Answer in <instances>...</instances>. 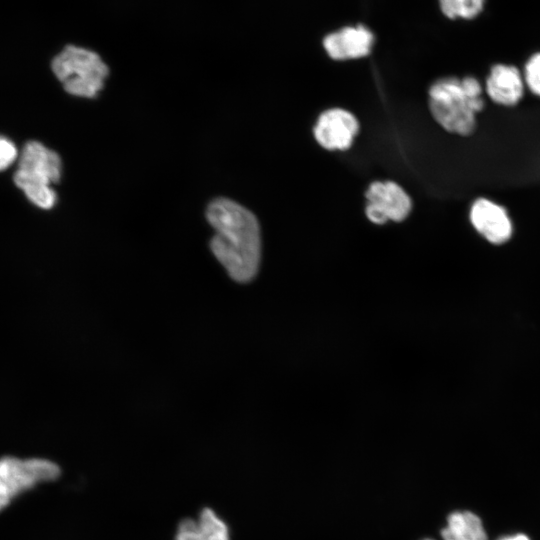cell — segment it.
<instances>
[{"mask_svg": "<svg viewBox=\"0 0 540 540\" xmlns=\"http://www.w3.org/2000/svg\"><path fill=\"white\" fill-rule=\"evenodd\" d=\"M525 80L530 90L540 96V53L533 55L527 62Z\"/></svg>", "mask_w": 540, "mask_h": 540, "instance_id": "obj_15", "label": "cell"}, {"mask_svg": "<svg viewBox=\"0 0 540 540\" xmlns=\"http://www.w3.org/2000/svg\"><path fill=\"white\" fill-rule=\"evenodd\" d=\"M424 540H433V539H424Z\"/></svg>", "mask_w": 540, "mask_h": 540, "instance_id": "obj_18", "label": "cell"}, {"mask_svg": "<svg viewBox=\"0 0 540 540\" xmlns=\"http://www.w3.org/2000/svg\"><path fill=\"white\" fill-rule=\"evenodd\" d=\"M499 540H529V538L524 534H516V535L502 537Z\"/></svg>", "mask_w": 540, "mask_h": 540, "instance_id": "obj_17", "label": "cell"}, {"mask_svg": "<svg viewBox=\"0 0 540 540\" xmlns=\"http://www.w3.org/2000/svg\"><path fill=\"white\" fill-rule=\"evenodd\" d=\"M60 174L58 154L39 142L31 141L22 150L14 181L34 204L49 209L56 201L50 185L58 182Z\"/></svg>", "mask_w": 540, "mask_h": 540, "instance_id": "obj_2", "label": "cell"}, {"mask_svg": "<svg viewBox=\"0 0 540 540\" xmlns=\"http://www.w3.org/2000/svg\"><path fill=\"white\" fill-rule=\"evenodd\" d=\"M215 230L210 247L229 276L240 283L257 274L261 258L260 227L255 215L226 198L212 201L206 212Z\"/></svg>", "mask_w": 540, "mask_h": 540, "instance_id": "obj_1", "label": "cell"}, {"mask_svg": "<svg viewBox=\"0 0 540 540\" xmlns=\"http://www.w3.org/2000/svg\"><path fill=\"white\" fill-rule=\"evenodd\" d=\"M441 534L443 540H487L481 520L469 511L450 514Z\"/></svg>", "mask_w": 540, "mask_h": 540, "instance_id": "obj_12", "label": "cell"}, {"mask_svg": "<svg viewBox=\"0 0 540 540\" xmlns=\"http://www.w3.org/2000/svg\"><path fill=\"white\" fill-rule=\"evenodd\" d=\"M486 90L494 102L505 106L515 105L523 95L519 70L510 65H495L487 78Z\"/></svg>", "mask_w": 540, "mask_h": 540, "instance_id": "obj_10", "label": "cell"}, {"mask_svg": "<svg viewBox=\"0 0 540 540\" xmlns=\"http://www.w3.org/2000/svg\"><path fill=\"white\" fill-rule=\"evenodd\" d=\"M429 106L434 119L447 131L463 136L474 131L476 113L461 80L447 77L434 82L429 89Z\"/></svg>", "mask_w": 540, "mask_h": 540, "instance_id": "obj_4", "label": "cell"}, {"mask_svg": "<svg viewBox=\"0 0 540 540\" xmlns=\"http://www.w3.org/2000/svg\"><path fill=\"white\" fill-rule=\"evenodd\" d=\"M485 0H439L440 8L448 18L471 19L483 9Z\"/></svg>", "mask_w": 540, "mask_h": 540, "instance_id": "obj_13", "label": "cell"}, {"mask_svg": "<svg viewBox=\"0 0 540 540\" xmlns=\"http://www.w3.org/2000/svg\"><path fill=\"white\" fill-rule=\"evenodd\" d=\"M461 83L473 111L475 113L481 111L483 109L484 102L481 97L482 88L478 80L474 77L467 76L461 80Z\"/></svg>", "mask_w": 540, "mask_h": 540, "instance_id": "obj_14", "label": "cell"}, {"mask_svg": "<svg viewBox=\"0 0 540 540\" xmlns=\"http://www.w3.org/2000/svg\"><path fill=\"white\" fill-rule=\"evenodd\" d=\"M52 70L66 92L86 98L96 97L109 73L96 52L74 45L54 57Z\"/></svg>", "mask_w": 540, "mask_h": 540, "instance_id": "obj_3", "label": "cell"}, {"mask_svg": "<svg viewBox=\"0 0 540 540\" xmlns=\"http://www.w3.org/2000/svg\"><path fill=\"white\" fill-rule=\"evenodd\" d=\"M175 540H230L227 524L210 508L197 519L187 518L178 525Z\"/></svg>", "mask_w": 540, "mask_h": 540, "instance_id": "obj_11", "label": "cell"}, {"mask_svg": "<svg viewBox=\"0 0 540 540\" xmlns=\"http://www.w3.org/2000/svg\"><path fill=\"white\" fill-rule=\"evenodd\" d=\"M366 215L376 224L404 220L411 210V199L395 182H373L366 191Z\"/></svg>", "mask_w": 540, "mask_h": 540, "instance_id": "obj_6", "label": "cell"}, {"mask_svg": "<svg viewBox=\"0 0 540 540\" xmlns=\"http://www.w3.org/2000/svg\"><path fill=\"white\" fill-rule=\"evenodd\" d=\"M60 475L59 466L47 459H0V511L11 501L42 482L53 481Z\"/></svg>", "mask_w": 540, "mask_h": 540, "instance_id": "obj_5", "label": "cell"}, {"mask_svg": "<svg viewBox=\"0 0 540 540\" xmlns=\"http://www.w3.org/2000/svg\"><path fill=\"white\" fill-rule=\"evenodd\" d=\"M474 228L492 244H503L512 235V223L506 210L485 198L477 199L470 210Z\"/></svg>", "mask_w": 540, "mask_h": 540, "instance_id": "obj_8", "label": "cell"}, {"mask_svg": "<svg viewBox=\"0 0 540 540\" xmlns=\"http://www.w3.org/2000/svg\"><path fill=\"white\" fill-rule=\"evenodd\" d=\"M373 43V33L364 25H356L328 34L323 46L331 58L348 60L368 55Z\"/></svg>", "mask_w": 540, "mask_h": 540, "instance_id": "obj_9", "label": "cell"}, {"mask_svg": "<svg viewBox=\"0 0 540 540\" xmlns=\"http://www.w3.org/2000/svg\"><path fill=\"white\" fill-rule=\"evenodd\" d=\"M17 157L15 146L7 139L0 137V171L6 169Z\"/></svg>", "mask_w": 540, "mask_h": 540, "instance_id": "obj_16", "label": "cell"}, {"mask_svg": "<svg viewBox=\"0 0 540 540\" xmlns=\"http://www.w3.org/2000/svg\"><path fill=\"white\" fill-rule=\"evenodd\" d=\"M358 129L359 124L354 115L335 108L320 115L314 127V136L317 142L328 150H345L351 146Z\"/></svg>", "mask_w": 540, "mask_h": 540, "instance_id": "obj_7", "label": "cell"}]
</instances>
